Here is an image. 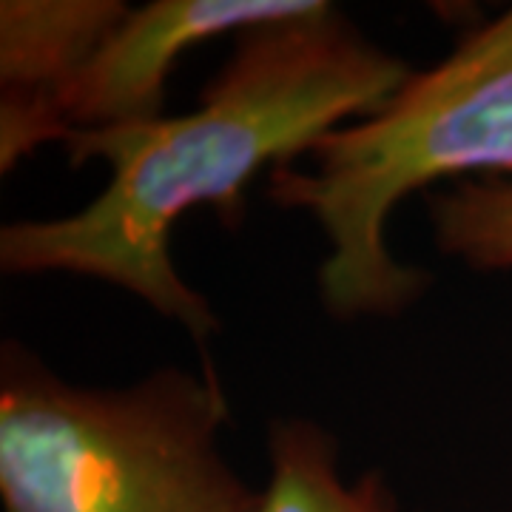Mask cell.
Returning a JSON list of instances; mask_svg holds the SVG:
<instances>
[{"label":"cell","instance_id":"6da1fadb","mask_svg":"<svg viewBox=\"0 0 512 512\" xmlns=\"http://www.w3.org/2000/svg\"><path fill=\"white\" fill-rule=\"evenodd\" d=\"M410 74L336 6L248 29L191 114L69 134L72 163L106 160L109 185L77 214L3 225L0 268L109 282L205 342L220 316L177 274L174 225L200 205L242 222L262 168L291 165L328 131L376 114Z\"/></svg>","mask_w":512,"mask_h":512},{"label":"cell","instance_id":"7a4b0ae2","mask_svg":"<svg viewBox=\"0 0 512 512\" xmlns=\"http://www.w3.org/2000/svg\"><path fill=\"white\" fill-rule=\"evenodd\" d=\"M308 154L311 171L279 165L268 194L308 211L328 239L319 268L325 308L339 319L410 308L430 276L387 248L399 202L447 177L512 180V6L439 66L410 74L376 114L333 128Z\"/></svg>","mask_w":512,"mask_h":512},{"label":"cell","instance_id":"3957f363","mask_svg":"<svg viewBox=\"0 0 512 512\" xmlns=\"http://www.w3.org/2000/svg\"><path fill=\"white\" fill-rule=\"evenodd\" d=\"M217 370L163 367L120 390L74 387L20 345L0 359L3 512H262L222 450Z\"/></svg>","mask_w":512,"mask_h":512},{"label":"cell","instance_id":"277c9868","mask_svg":"<svg viewBox=\"0 0 512 512\" xmlns=\"http://www.w3.org/2000/svg\"><path fill=\"white\" fill-rule=\"evenodd\" d=\"M322 0H154L131 9L52 103L57 140L74 131L137 126L163 117L177 60L211 37L311 18Z\"/></svg>","mask_w":512,"mask_h":512},{"label":"cell","instance_id":"5b68a950","mask_svg":"<svg viewBox=\"0 0 512 512\" xmlns=\"http://www.w3.org/2000/svg\"><path fill=\"white\" fill-rule=\"evenodd\" d=\"M120 0L0 3V171L55 143L52 103L126 18Z\"/></svg>","mask_w":512,"mask_h":512},{"label":"cell","instance_id":"8992f818","mask_svg":"<svg viewBox=\"0 0 512 512\" xmlns=\"http://www.w3.org/2000/svg\"><path fill=\"white\" fill-rule=\"evenodd\" d=\"M268 444L271 481L262 512H402L382 473L342 478L339 444L316 421H276Z\"/></svg>","mask_w":512,"mask_h":512},{"label":"cell","instance_id":"52a82bcc","mask_svg":"<svg viewBox=\"0 0 512 512\" xmlns=\"http://www.w3.org/2000/svg\"><path fill=\"white\" fill-rule=\"evenodd\" d=\"M436 245L476 271L512 268V180H461L430 200Z\"/></svg>","mask_w":512,"mask_h":512}]
</instances>
